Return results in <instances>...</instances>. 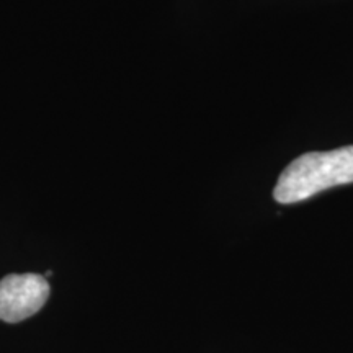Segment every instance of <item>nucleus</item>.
<instances>
[{
  "label": "nucleus",
  "mask_w": 353,
  "mask_h": 353,
  "mask_svg": "<svg viewBox=\"0 0 353 353\" xmlns=\"http://www.w3.org/2000/svg\"><path fill=\"white\" fill-rule=\"evenodd\" d=\"M52 275V272L51 270H48L46 273H44V278H48V276H51Z\"/></svg>",
  "instance_id": "7ed1b4c3"
},
{
  "label": "nucleus",
  "mask_w": 353,
  "mask_h": 353,
  "mask_svg": "<svg viewBox=\"0 0 353 353\" xmlns=\"http://www.w3.org/2000/svg\"><path fill=\"white\" fill-rule=\"evenodd\" d=\"M50 298V283L38 273H12L0 280V321L17 324L37 314Z\"/></svg>",
  "instance_id": "f03ea898"
},
{
  "label": "nucleus",
  "mask_w": 353,
  "mask_h": 353,
  "mask_svg": "<svg viewBox=\"0 0 353 353\" xmlns=\"http://www.w3.org/2000/svg\"><path fill=\"white\" fill-rule=\"evenodd\" d=\"M353 183V145L327 152H306L281 172L273 198L293 205L339 185Z\"/></svg>",
  "instance_id": "f257e3e1"
}]
</instances>
